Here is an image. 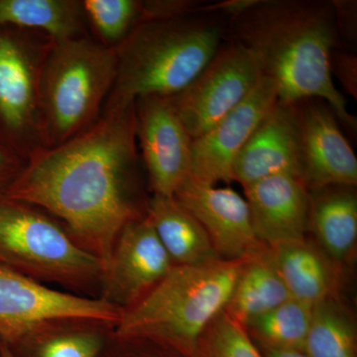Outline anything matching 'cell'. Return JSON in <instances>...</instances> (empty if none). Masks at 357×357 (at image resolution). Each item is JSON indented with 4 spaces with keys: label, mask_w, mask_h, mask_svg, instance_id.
Masks as SVG:
<instances>
[{
    "label": "cell",
    "mask_w": 357,
    "mask_h": 357,
    "mask_svg": "<svg viewBox=\"0 0 357 357\" xmlns=\"http://www.w3.org/2000/svg\"><path fill=\"white\" fill-rule=\"evenodd\" d=\"M140 161L134 102L105 110L84 133L35 155L6 196L57 218L105 272L122 229L146 213L135 196Z\"/></svg>",
    "instance_id": "cell-1"
},
{
    "label": "cell",
    "mask_w": 357,
    "mask_h": 357,
    "mask_svg": "<svg viewBox=\"0 0 357 357\" xmlns=\"http://www.w3.org/2000/svg\"><path fill=\"white\" fill-rule=\"evenodd\" d=\"M337 32L333 2L256 0L229 18L225 38L252 54L263 77L276 86L279 102L321 100L337 119L356 129V119L333 79Z\"/></svg>",
    "instance_id": "cell-2"
},
{
    "label": "cell",
    "mask_w": 357,
    "mask_h": 357,
    "mask_svg": "<svg viewBox=\"0 0 357 357\" xmlns=\"http://www.w3.org/2000/svg\"><path fill=\"white\" fill-rule=\"evenodd\" d=\"M248 259L174 265L144 297L122 309L112 337L172 357H194L204 331L225 311Z\"/></svg>",
    "instance_id": "cell-3"
},
{
    "label": "cell",
    "mask_w": 357,
    "mask_h": 357,
    "mask_svg": "<svg viewBox=\"0 0 357 357\" xmlns=\"http://www.w3.org/2000/svg\"><path fill=\"white\" fill-rule=\"evenodd\" d=\"M208 15L141 21L115 48L116 77L103 112L128 107L143 96L170 98L187 88L225 40L222 26Z\"/></svg>",
    "instance_id": "cell-4"
},
{
    "label": "cell",
    "mask_w": 357,
    "mask_h": 357,
    "mask_svg": "<svg viewBox=\"0 0 357 357\" xmlns=\"http://www.w3.org/2000/svg\"><path fill=\"white\" fill-rule=\"evenodd\" d=\"M115 49L91 36L52 47L40 84L45 149L68 142L95 126L115 82Z\"/></svg>",
    "instance_id": "cell-5"
},
{
    "label": "cell",
    "mask_w": 357,
    "mask_h": 357,
    "mask_svg": "<svg viewBox=\"0 0 357 357\" xmlns=\"http://www.w3.org/2000/svg\"><path fill=\"white\" fill-rule=\"evenodd\" d=\"M0 259L34 280L84 287L102 281L100 260L62 222L25 202L0 196Z\"/></svg>",
    "instance_id": "cell-6"
},
{
    "label": "cell",
    "mask_w": 357,
    "mask_h": 357,
    "mask_svg": "<svg viewBox=\"0 0 357 357\" xmlns=\"http://www.w3.org/2000/svg\"><path fill=\"white\" fill-rule=\"evenodd\" d=\"M54 44L36 30L0 26V148L24 163L45 150L40 84Z\"/></svg>",
    "instance_id": "cell-7"
},
{
    "label": "cell",
    "mask_w": 357,
    "mask_h": 357,
    "mask_svg": "<svg viewBox=\"0 0 357 357\" xmlns=\"http://www.w3.org/2000/svg\"><path fill=\"white\" fill-rule=\"evenodd\" d=\"M121 312V307L105 298L61 292L0 265V340L9 347L58 321H86L114 328Z\"/></svg>",
    "instance_id": "cell-8"
},
{
    "label": "cell",
    "mask_w": 357,
    "mask_h": 357,
    "mask_svg": "<svg viewBox=\"0 0 357 357\" xmlns=\"http://www.w3.org/2000/svg\"><path fill=\"white\" fill-rule=\"evenodd\" d=\"M262 77L252 54L227 41L187 88L169 98L194 140L241 105Z\"/></svg>",
    "instance_id": "cell-9"
},
{
    "label": "cell",
    "mask_w": 357,
    "mask_h": 357,
    "mask_svg": "<svg viewBox=\"0 0 357 357\" xmlns=\"http://www.w3.org/2000/svg\"><path fill=\"white\" fill-rule=\"evenodd\" d=\"M135 114L138 148L152 192L174 198L191 173L192 137L169 98H138Z\"/></svg>",
    "instance_id": "cell-10"
},
{
    "label": "cell",
    "mask_w": 357,
    "mask_h": 357,
    "mask_svg": "<svg viewBox=\"0 0 357 357\" xmlns=\"http://www.w3.org/2000/svg\"><path fill=\"white\" fill-rule=\"evenodd\" d=\"M277 102L276 86L262 77L241 105L192 141L190 176L208 185L234 182L237 156Z\"/></svg>",
    "instance_id": "cell-11"
},
{
    "label": "cell",
    "mask_w": 357,
    "mask_h": 357,
    "mask_svg": "<svg viewBox=\"0 0 357 357\" xmlns=\"http://www.w3.org/2000/svg\"><path fill=\"white\" fill-rule=\"evenodd\" d=\"M174 198L201 223L222 259H248L267 248L256 237L248 202L236 190L189 176Z\"/></svg>",
    "instance_id": "cell-12"
},
{
    "label": "cell",
    "mask_w": 357,
    "mask_h": 357,
    "mask_svg": "<svg viewBox=\"0 0 357 357\" xmlns=\"http://www.w3.org/2000/svg\"><path fill=\"white\" fill-rule=\"evenodd\" d=\"M174 266L146 213L129 222L115 243L102 281L107 297L121 309L132 306Z\"/></svg>",
    "instance_id": "cell-13"
},
{
    "label": "cell",
    "mask_w": 357,
    "mask_h": 357,
    "mask_svg": "<svg viewBox=\"0 0 357 357\" xmlns=\"http://www.w3.org/2000/svg\"><path fill=\"white\" fill-rule=\"evenodd\" d=\"M303 180L307 189L356 187V153L326 102H299Z\"/></svg>",
    "instance_id": "cell-14"
},
{
    "label": "cell",
    "mask_w": 357,
    "mask_h": 357,
    "mask_svg": "<svg viewBox=\"0 0 357 357\" xmlns=\"http://www.w3.org/2000/svg\"><path fill=\"white\" fill-rule=\"evenodd\" d=\"M275 175H292L303 180L299 102L278 100L234 162V182L243 189Z\"/></svg>",
    "instance_id": "cell-15"
},
{
    "label": "cell",
    "mask_w": 357,
    "mask_h": 357,
    "mask_svg": "<svg viewBox=\"0 0 357 357\" xmlns=\"http://www.w3.org/2000/svg\"><path fill=\"white\" fill-rule=\"evenodd\" d=\"M243 190L260 243L272 249L306 239L311 195L302 178L275 175Z\"/></svg>",
    "instance_id": "cell-16"
},
{
    "label": "cell",
    "mask_w": 357,
    "mask_h": 357,
    "mask_svg": "<svg viewBox=\"0 0 357 357\" xmlns=\"http://www.w3.org/2000/svg\"><path fill=\"white\" fill-rule=\"evenodd\" d=\"M146 215L174 265H198L220 258L201 223L175 198L153 195Z\"/></svg>",
    "instance_id": "cell-17"
},
{
    "label": "cell",
    "mask_w": 357,
    "mask_h": 357,
    "mask_svg": "<svg viewBox=\"0 0 357 357\" xmlns=\"http://www.w3.org/2000/svg\"><path fill=\"white\" fill-rule=\"evenodd\" d=\"M292 299L272 258L270 248L246 260L225 312L248 328L251 323Z\"/></svg>",
    "instance_id": "cell-18"
},
{
    "label": "cell",
    "mask_w": 357,
    "mask_h": 357,
    "mask_svg": "<svg viewBox=\"0 0 357 357\" xmlns=\"http://www.w3.org/2000/svg\"><path fill=\"white\" fill-rule=\"evenodd\" d=\"M0 26L36 30L55 43L91 36L81 0H0Z\"/></svg>",
    "instance_id": "cell-19"
},
{
    "label": "cell",
    "mask_w": 357,
    "mask_h": 357,
    "mask_svg": "<svg viewBox=\"0 0 357 357\" xmlns=\"http://www.w3.org/2000/svg\"><path fill=\"white\" fill-rule=\"evenodd\" d=\"M291 298L309 306L332 299L335 274L325 255L306 239L270 248Z\"/></svg>",
    "instance_id": "cell-20"
},
{
    "label": "cell",
    "mask_w": 357,
    "mask_h": 357,
    "mask_svg": "<svg viewBox=\"0 0 357 357\" xmlns=\"http://www.w3.org/2000/svg\"><path fill=\"white\" fill-rule=\"evenodd\" d=\"M311 196L309 227L326 255L344 260L357 239V199L349 187L317 190Z\"/></svg>",
    "instance_id": "cell-21"
},
{
    "label": "cell",
    "mask_w": 357,
    "mask_h": 357,
    "mask_svg": "<svg viewBox=\"0 0 357 357\" xmlns=\"http://www.w3.org/2000/svg\"><path fill=\"white\" fill-rule=\"evenodd\" d=\"M107 326L58 321L42 326L15 347V357H103L110 347Z\"/></svg>",
    "instance_id": "cell-22"
},
{
    "label": "cell",
    "mask_w": 357,
    "mask_h": 357,
    "mask_svg": "<svg viewBox=\"0 0 357 357\" xmlns=\"http://www.w3.org/2000/svg\"><path fill=\"white\" fill-rule=\"evenodd\" d=\"M312 307L294 299L286 301L246 328L258 347L305 351Z\"/></svg>",
    "instance_id": "cell-23"
},
{
    "label": "cell",
    "mask_w": 357,
    "mask_h": 357,
    "mask_svg": "<svg viewBox=\"0 0 357 357\" xmlns=\"http://www.w3.org/2000/svg\"><path fill=\"white\" fill-rule=\"evenodd\" d=\"M305 352L310 357H356L354 323L335 301L312 307Z\"/></svg>",
    "instance_id": "cell-24"
},
{
    "label": "cell",
    "mask_w": 357,
    "mask_h": 357,
    "mask_svg": "<svg viewBox=\"0 0 357 357\" xmlns=\"http://www.w3.org/2000/svg\"><path fill=\"white\" fill-rule=\"evenodd\" d=\"M91 37L115 49L144 20L143 2L137 0H83Z\"/></svg>",
    "instance_id": "cell-25"
},
{
    "label": "cell",
    "mask_w": 357,
    "mask_h": 357,
    "mask_svg": "<svg viewBox=\"0 0 357 357\" xmlns=\"http://www.w3.org/2000/svg\"><path fill=\"white\" fill-rule=\"evenodd\" d=\"M194 357L264 356L245 326L223 311L204 331Z\"/></svg>",
    "instance_id": "cell-26"
},
{
    "label": "cell",
    "mask_w": 357,
    "mask_h": 357,
    "mask_svg": "<svg viewBox=\"0 0 357 357\" xmlns=\"http://www.w3.org/2000/svg\"><path fill=\"white\" fill-rule=\"evenodd\" d=\"M24 165V162L0 148V196L6 194Z\"/></svg>",
    "instance_id": "cell-27"
},
{
    "label": "cell",
    "mask_w": 357,
    "mask_h": 357,
    "mask_svg": "<svg viewBox=\"0 0 357 357\" xmlns=\"http://www.w3.org/2000/svg\"><path fill=\"white\" fill-rule=\"evenodd\" d=\"M332 69H338V77L342 84L352 96L356 91V59L347 54H337L333 52Z\"/></svg>",
    "instance_id": "cell-28"
},
{
    "label": "cell",
    "mask_w": 357,
    "mask_h": 357,
    "mask_svg": "<svg viewBox=\"0 0 357 357\" xmlns=\"http://www.w3.org/2000/svg\"><path fill=\"white\" fill-rule=\"evenodd\" d=\"M114 344H110L103 357H172L154 347L151 351H141L139 344H122L114 340Z\"/></svg>",
    "instance_id": "cell-29"
},
{
    "label": "cell",
    "mask_w": 357,
    "mask_h": 357,
    "mask_svg": "<svg viewBox=\"0 0 357 357\" xmlns=\"http://www.w3.org/2000/svg\"><path fill=\"white\" fill-rule=\"evenodd\" d=\"M264 357H310L306 352L296 351V349H268V347H258Z\"/></svg>",
    "instance_id": "cell-30"
},
{
    "label": "cell",
    "mask_w": 357,
    "mask_h": 357,
    "mask_svg": "<svg viewBox=\"0 0 357 357\" xmlns=\"http://www.w3.org/2000/svg\"><path fill=\"white\" fill-rule=\"evenodd\" d=\"M0 354H1V357H15L8 345L1 340H0Z\"/></svg>",
    "instance_id": "cell-31"
},
{
    "label": "cell",
    "mask_w": 357,
    "mask_h": 357,
    "mask_svg": "<svg viewBox=\"0 0 357 357\" xmlns=\"http://www.w3.org/2000/svg\"><path fill=\"white\" fill-rule=\"evenodd\" d=\"M0 265H4L3 263H2L1 259H0Z\"/></svg>",
    "instance_id": "cell-32"
},
{
    "label": "cell",
    "mask_w": 357,
    "mask_h": 357,
    "mask_svg": "<svg viewBox=\"0 0 357 357\" xmlns=\"http://www.w3.org/2000/svg\"><path fill=\"white\" fill-rule=\"evenodd\" d=\"M0 357H1V354H0Z\"/></svg>",
    "instance_id": "cell-33"
}]
</instances>
